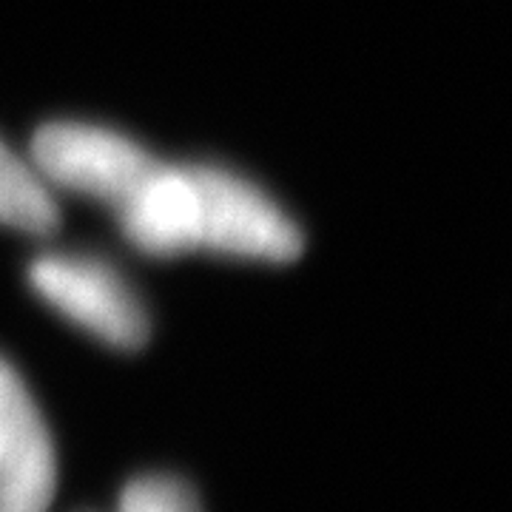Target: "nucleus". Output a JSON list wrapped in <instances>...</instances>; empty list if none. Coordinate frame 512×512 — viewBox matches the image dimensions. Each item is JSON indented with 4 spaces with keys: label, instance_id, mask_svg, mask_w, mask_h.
Here are the masks:
<instances>
[{
    "label": "nucleus",
    "instance_id": "f257e3e1",
    "mask_svg": "<svg viewBox=\"0 0 512 512\" xmlns=\"http://www.w3.org/2000/svg\"><path fill=\"white\" fill-rule=\"evenodd\" d=\"M194 185V248L288 262L302 234L268 194L217 165H188Z\"/></svg>",
    "mask_w": 512,
    "mask_h": 512
},
{
    "label": "nucleus",
    "instance_id": "f03ea898",
    "mask_svg": "<svg viewBox=\"0 0 512 512\" xmlns=\"http://www.w3.org/2000/svg\"><path fill=\"white\" fill-rule=\"evenodd\" d=\"M35 168L43 180L114 205V211L160 165L131 137L92 123H49L32 140Z\"/></svg>",
    "mask_w": 512,
    "mask_h": 512
},
{
    "label": "nucleus",
    "instance_id": "7ed1b4c3",
    "mask_svg": "<svg viewBox=\"0 0 512 512\" xmlns=\"http://www.w3.org/2000/svg\"><path fill=\"white\" fill-rule=\"evenodd\" d=\"M29 282L55 311L111 348L134 350L148 339L140 299L106 262L74 254L40 256L29 268Z\"/></svg>",
    "mask_w": 512,
    "mask_h": 512
},
{
    "label": "nucleus",
    "instance_id": "20e7f679",
    "mask_svg": "<svg viewBox=\"0 0 512 512\" xmlns=\"http://www.w3.org/2000/svg\"><path fill=\"white\" fill-rule=\"evenodd\" d=\"M55 487L52 436L15 367L0 359V512H49Z\"/></svg>",
    "mask_w": 512,
    "mask_h": 512
},
{
    "label": "nucleus",
    "instance_id": "39448f33",
    "mask_svg": "<svg viewBox=\"0 0 512 512\" xmlns=\"http://www.w3.org/2000/svg\"><path fill=\"white\" fill-rule=\"evenodd\" d=\"M120 228L131 245L154 256L194 248V185L188 165L160 163L120 208Z\"/></svg>",
    "mask_w": 512,
    "mask_h": 512
},
{
    "label": "nucleus",
    "instance_id": "423d86ee",
    "mask_svg": "<svg viewBox=\"0 0 512 512\" xmlns=\"http://www.w3.org/2000/svg\"><path fill=\"white\" fill-rule=\"evenodd\" d=\"M0 222L26 234H49L60 225V211L35 165L20 160L0 143Z\"/></svg>",
    "mask_w": 512,
    "mask_h": 512
},
{
    "label": "nucleus",
    "instance_id": "0eeeda50",
    "mask_svg": "<svg viewBox=\"0 0 512 512\" xmlns=\"http://www.w3.org/2000/svg\"><path fill=\"white\" fill-rule=\"evenodd\" d=\"M117 512H200L197 495L183 481L168 476H146L131 481L120 495Z\"/></svg>",
    "mask_w": 512,
    "mask_h": 512
}]
</instances>
